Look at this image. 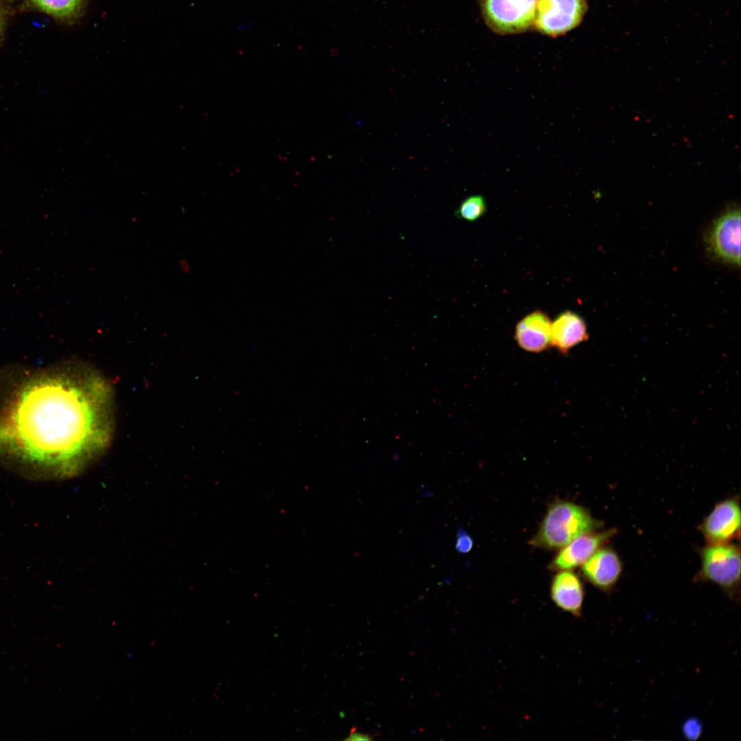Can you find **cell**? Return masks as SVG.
I'll return each mask as SVG.
<instances>
[{
	"instance_id": "1",
	"label": "cell",
	"mask_w": 741,
	"mask_h": 741,
	"mask_svg": "<svg viewBox=\"0 0 741 741\" xmlns=\"http://www.w3.org/2000/svg\"><path fill=\"white\" fill-rule=\"evenodd\" d=\"M114 394L80 362L0 371V456L60 473L86 467L114 434Z\"/></svg>"
},
{
	"instance_id": "2",
	"label": "cell",
	"mask_w": 741,
	"mask_h": 741,
	"mask_svg": "<svg viewBox=\"0 0 741 741\" xmlns=\"http://www.w3.org/2000/svg\"><path fill=\"white\" fill-rule=\"evenodd\" d=\"M598 523L583 506L556 500L551 504L536 535L529 541L534 547L561 549L576 537L595 530Z\"/></svg>"
},
{
	"instance_id": "3",
	"label": "cell",
	"mask_w": 741,
	"mask_h": 741,
	"mask_svg": "<svg viewBox=\"0 0 741 741\" xmlns=\"http://www.w3.org/2000/svg\"><path fill=\"white\" fill-rule=\"evenodd\" d=\"M701 576L725 591H736L740 578V553L733 545L709 544L701 552Z\"/></svg>"
},
{
	"instance_id": "4",
	"label": "cell",
	"mask_w": 741,
	"mask_h": 741,
	"mask_svg": "<svg viewBox=\"0 0 741 741\" xmlns=\"http://www.w3.org/2000/svg\"><path fill=\"white\" fill-rule=\"evenodd\" d=\"M706 244L710 254L719 261L740 264V210L728 209L717 217L706 235Z\"/></svg>"
},
{
	"instance_id": "5",
	"label": "cell",
	"mask_w": 741,
	"mask_h": 741,
	"mask_svg": "<svg viewBox=\"0 0 741 741\" xmlns=\"http://www.w3.org/2000/svg\"><path fill=\"white\" fill-rule=\"evenodd\" d=\"M585 11V0H537L534 22L541 32L556 36L577 26Z\"/></svg>"
},
{
	"instance_id": "6",
	"label": "cell",
	"mask_w": 741,
	"mask_h": 741,
	"mask_svg": "<svg viewBox=\"0 0 741 741\" xmlns=\"http://www.w3.org/2000/svg\"><path fill=\"white\" fill-rule=\"evenodd\" d=\"M537 0H483L489 23L502 32L525 30L534 21Z\"/></svg>"
},
{
	"instance_id": "7",
	"label": "cell",
	"mask_w": 741,
	"mask_h": 741,
	"mask_svg": "<svg viewBox=\"0 0 741 741\" xmlns=\"http://www.w3.org/2000/svg\"><path fill=\"white\" fill-rule=\"evenodd\" d=\"M740 526V509L733 499L717 504L705 520L702 532L711 545L724 544L734 538Z\"/></svg>"
},
{
	"instance_id": "8",
	"label": "cell",
	"mask_w": 741,
	"mask_h": 741,
	"mask_svg": "<svg viewBox=\"0 0 741 741\" xmlns=\"http://www.w3.org/2000/svg\"><path fill=\"white\" fill-rule=\"evenodd\" d=\"M614 533V530L583 534L561 548L549 565L553 571L569 570L583 565Z\"/></svg>"
},
{
	"instance_id": "9",
	"label": "cell",
	"mask_w": 741,
	"mask_h": 741,
	"mask_svg": "<svg viewBox=\"0 0 741 741\" xmlns=\"http://www.w3.org/2000/svg\"><path fill=\"white\" fill-rule=\"evenodd\" d=\"M552 322L546 314L536 310L517 325L515 340L525 351L539 353L551 346Z\"/></svg>"
},
{
	"instance_id": "10",
	"label": "cell",
	"mask_w": 741,
	"mask_h": 741,
	"mask_svg": "<svg viewBox=\"0 0 741 741\" xmlns=\"http://www.w3.org/2000/svg\"><path fill=\"white\" fill-rule=\"evenodd\" d=\"M583 565V576L602 591L610 590L622 572L621 561L610 548L598 549Z\"/></svg>"
},
{
	"instance_id": "11",
	"label": "cell",
	"mask_w": 741,
	"mask_h": 741,
	"mask_svg": "<svg viewBox=\"0 0 741 741\" xmlns=\"http://www.w3.org/2000/svg\"><path fill=\"white\" fill-rule=\"evenodd\" d=\"M550 597L561 609L575 617H580L584 600V588L578 576L572 571H559L553 578Z\"/></svg>"
},
{
	"instance_id": "12",
	"label": "cell",
	"mask_w": 741,
	"mask_h": 741,
	"mask_svg": "<svg viewBox=\"0 0 741 741\" xmlns=\"http://www.w3.org/2000/svg\"><path fill=\"white\" fill-rule=\"evenodd\" d=\"M588 339L586 323L578 314L565 311L552 322L551 346L564 354Z\"/></svg>"
},
{
	"instance_id": "13",
	"label": "cell",
	"mask_w": 741,
	"mask_h": 741,
	"mask_svg": "<svg viewBox=\"0 0 741 741\" xmlns=\"http://www.w3.org/2000/svg\"><path fill=\"white\" fill-rule=\"evenodd\" d=\"M27 5L63 24L73 25L85 15L89 0H25Z\"/></svg>"
},
{
	"instance_id": "14",
	"label": "cell",
	"mask_w": 741,
	"mask_h": 741,
	"mask_svg": "<svg viewBox=\"0 0 741 741\" xmlns=\"http://www.w3.org/2000/svg\"><path fill=\"white\" fill-rule=\"evenodd\" d=\"M486 211V202L480 195H472L462 201L456 214L461 219L473 222L480 218Z\"/></svg>"
},
{
	"instance_id": "15",
	"label": "cell",
	"mask_w": 741,
	"mask_h": 741,
	"mask_svg": "<svg viewBox=\"0 0 741 741\" xmlns=\"http://www.w3.org/2000/svg\"><path fill=\"white\" fill-rule=\"evenodd\" d=\"M473 546L472 537L462 528L457 531L455 548L460 554L469 552Z\"/></svg>"
},
{
	"instance_id": "16",
	"label": "cell",
	"mask_w": 741,
	"mask_h": 741,
	"mask_svg": "<svg viewBox=\"0 0 741 741\" xmlns=\"http://www.w3.org/2000/svg\"><path fill=\"white\" fill-rule=\"evenodd\" d=\"M702 727L698 720L691 718L685 722L683 727L684 735L690 740H695L701 735Z\"/></svg>"
},
{
	"instance_id": "17",
	"label": "cell",
	"mask_w": 741,
	"mask_h": 741,
	"mask_svg": "<svg viewBox=\"0 0 741 741\" xmlns=\"http://www.w3.org/2000/svg\"><path fill=\"white\" fill-rule=\"evenodd\" d=\"M9 9L5 0H0V41L2 40L8 20Z\"/></svg>"
},
{
	"instance_id": "18",
	"label": "cell",
	"mask_w": 741,
	"mask_h": 741,
	"mask_svg": "<svg viewBox=\"0 0 741 741\" xmlns=\"http://www.w3.org/2000/svg\"><path fill=\"white\" fill-rule=\"evenodd\" d=\"M374 736L368 733H364L357 731L356 728H352L346 740H372Z\"/></svg>"
}]
</instances>
